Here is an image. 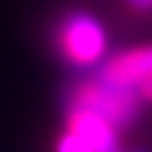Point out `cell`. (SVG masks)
Here are the masks:
<instances>
[{
  "label": "cell",
  "mask_w": 152,
  "mask_h": 152,
  "mask_svg": "<svg viewBox=\"0 0 152 152\" xmlns=\"http://www.w3.org/2000/svg\"><path fill=\"white\" fill-rule=\"evenodd\" d=\"M126 3L136 11H152V0H126Z\"/></svg>",
  "instance_id": "5b68a950"
},
{
  "label": "cell",
  "mask_w": 152,
  "mask_h": 152,
  "mask_svg": "<svg viewBox=\"0 0 152 152\" xmlns=\"http://www.w3.org/2000/svg\"><path fill=\"white\" fill-rule=\"evenodd\" d=\"M147 96L139 88H123L115 83H104L91 75H77L67 80L59 91V107L67 110H88L99 118H104L118 131L131 128L139 123V118L147 110Z\"/></svg>",
  "instance_id": "6da1fadb"
},
{
  "label": "cell",
  "mask_w": 152,
  "mask_h": 152,
  "mask_svg": "<svg viewBox=\"0 0 152 152\" xmlns=\"http://www.w3.org/2000/svg\"><path fill=\"white\" fill-rule=\"evenodd\" d=\"M56 152H94V147L86 142V139H80L75 131H64L61 136H59V142H56Z\"/></svg>",
  "instance_id": "277c9868"
},
{
  "label": "cell",
  "mask_w": 152,
  "mask_h": 152,
  "mask_svg": "<svg viewBox=\"0 0 152 152\" xmlns=\"http://www.w3.org/2000/svg\"><path fill=\"white\" fill-rule=\"evenodd\" d=\"M53 43L64 61L72 64L75 72L94 69L107 53V29L91 11H67L53 27Z\"/></svg>",
  "instance_id": "7a4b0ae2"
},
{
  "label": "cell",
  "mask_w": 152,
  "mask_h": 152,
  "mask_svg": "<svg viewBox=\"0 0 152 152\" xmlns=\"http://www.w3.org/2000/svg\"><path fill=\"white\" fill-rule=\"evenodd\" d=\"M77 75H91L104 83L144 91L152 83V45H136L118 53H107L94 69L77 72Z\"/></svg>",
  "instance_id": "3957f363"
},
{
  "label": "cell",
  "mask_w": 152,
  "mask_h": 152,
  "mask_svg": "<svg viewBox=\"0 0 152 152\" xmlns=\"http://www.w3.org/2000/svg\"><path fill=\"white\" fill-rule=\"evenodd\" d=\"M144 96H147V102H152V83L144 88Z\"/></svg>",
  "instance_id": "52a82bcc"
},
{
  "label": "cell",
  "mask_w": 152,
  "mask_h": 152,
  "mask_svg": "<svg viewBox=\"0 0 152 152\" xmlns=\"http://www.w3.org/2000/svg\"><path fill=\"white\" fill-rule=\"evenodd\" d=\"M123 152H152V147H123Z\"/></svg>",
  "instance_id": "8992f818"
}]
</instances>
